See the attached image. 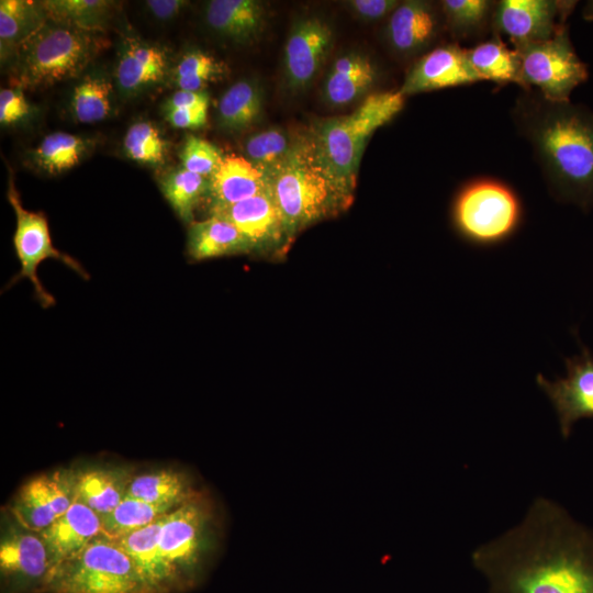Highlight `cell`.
Returning a JSON list of instances; mask_svg holds the SVG:
<instances>
[{
    "label": "cell",
    "instance_id": "obj_1",
    "mask_svg": "<svg viewBox=\"0 0 593 593\" xmlns=\"http://www.w3.org/2000/svg\"><path fill=\"white\" fill-rule=\"evenodd\" d=\"M488 593H593V529L538 497L523 519L471 553Z\"/></svg>",
    "mask_w": 593,
    "mask_h": 593
},
{
    "label": "cell",
    "instance_id": "obj_2",
    "mask_svg": "<svg viewBox=\"0 0 593 593\" xmlns=\"http://www.w3.org/2000/svg\"><path fill=\"white\" fill-rule=\"evenodd\" d=\"M518 133L532 145L552 195L593 206V111L523 90L511 111Z\"/></svg>",
    "mask_w": 593,
    "mask_h": 593
},
{
    "label": "cell",
    "instance_id": "obj_3",
    "mask_svg": "<svg viewBox=\"0 0 593 593\" xmlns=\"http://www.w3.org/2000/svg\"><path fill=\"white\" fill-rule=\"evenodd\" d=\"M404 98L399 90L370 93L351 113L317 120L306 133L318 163L349 199L368 139L402 110Z\"/></svg>",
    "mask_w": 593,
    "mask_h": 593
},
{
    "label": "cell",
    "instance_id": "obj_4",
    "mask_svg": "<svg viewBox=\"0 0 593 593\" xmlns=\"http://www.w3.org/2000/svg\"><path fill=\"white\" fill-rule=\"evenodd\" d=\"M266 174L290 239L351 202L318 163L307 134L293 138L286 157Z\"/></svg>",
    "mask_w": 593,
    "mask_h": 593
},
{
    "label": "cell",
    "instance_id": "obj_5",
    "mask_svg": "<svg viewBox=\"0 0 593 593\" xmlns=\"http://www.w3.org/2000/svg\"><path fill=\"white\" fill-rule=\"evenodd\" d=\"M102 47L100 33L48 19L16 48L12 81L22 89H38L76 78Z\"/></svg>",
    "mask_w": 593,
    "mask_h": 593
},
{
    "label": "cell",
    "instance_id": "obj_6",
    "mask_svg": "<svg viewBox=\"0 0 593 593\" xmlns=\"http://www.w3.org/2000/svg\"><path fill=\"white\" fill-rule=\"evenodd\" d=\"M454 232L466 243L492 247L510 239L523 221L517 193L495 179H475L455 193L449 209Z\"/></svg>",
    "mask_w": 593,
    "mask_h": 593
},
{
    "label": "cell",
    "instance_id": "obj_7",
    "mask_svg": "<svg viewBox=\"0 0 593 593\" xmlns=\"http://www.w3.org/2000/svg\"><path fill=\"white\" fill-rule=\"evenodd\" d=\"M41 588L48 593H153L124 550L103 535L51 568Z\"/></svg>",
    "mask_w": 593,
    "mask_h": 593
},
{
    "label": "cell",
    "instance_id": "obj_8",
    "mask_svg": "<svg viewBox=\"0 0 593 593\" xmlns=\"http://www.w3.org/2000/svg\"><path fill=\"white\" fill-rule=\"evenodd\" d=\"M519 60V87L536 88L547 100L568 102L572 91L589 77L588 65L578 56L568 23L541 42L512 43Z\"/></svg>",
    "mask_w": 593,
    "mask_h": 593
},
{
    "label": "cell",
    "instance_id": "obj_9",
    "mask_svg": "<svg viewBox=\"0 0 593 593\" xmlns=\"http://www.w3.org/2000/svg\"><path fill=\"white\" fill-rule=\"evenodd\" d=\"M7 198L15 213L13 247L20 262V270L11 278L7 287L26 278L33 286L40 305L43 309H49L55 305L56 300L44 288L37 276L38 266L44 260L60 261L86 280L89 279V273L78 260L54 247L45 214L24 209L12 177L9 179Z\"/></svg>",
    "mask_w": 593,
    "mask_h": 593
},
{
    "label": "cell",
    "instance_id": "obj_10",
    "mask_svg": "<svg viewBox=\"0 0 593 593\" xmlns=\"http://www.w3.org/2000/svg\"><path fill=\"white\" fill-rule=\"evenodd\" d=\"M213 519L212 507L202 494L165 516L158 547L172 578L200 569L213 545Z\"/></svg>",
    "mask_w": 593,
    "mask_h": 593
},
{
    "label": "cell",
    "instance_id": "obj_11",
    "mask_svg": "<svg viewBox=\"0 0 593 593\" xmlns=\"http://www.w3.org/2000/svg\"><path fill=\"white\" fill-rule=\"evenodd\" d=\"M577 3L569 0L495 1L492 34L505 35L511 43L546 41L568 23Z\"/></svg>",
    "mask_w": 593,
    "mask_h": 593
},
{
    "label": "cell",
    "instance_id": "obj_12",
    "mask_svg": "<svg viewBox=\"0 0 593 593\" xmlns=\"http://www.w3.org/2000/svg\"><path fill=\"white\" fill-rule=\"evenodd\" d=\"M564 362V377L548 380L539 373L536 382L555 409L560 434L568 438L578 421L593 418V354L582 345L581 354Z\"/></svg>",
    "mask_w": 593,
    "mask_h": 593
},
{
    "label": "cell",
    "instance_id": "obj_13",
    "mask_svg": "<svg viewBox=\"0 0 593 593\" xmlns=\"http://www.w3.org/2000/svg\"><path fill=\"white\" fill-rule=\"evenodd\" d=\"M334 42V32L317 16L296 20L283 51V72L288 88L305 90L317 76Z\"/></svg>",
    "mask_w": 593,
    "mask_h": 593
},
{
    "label": "cell",
    "instance_id": "obj_14",
    "mask_svg": "<svg viewBox=\"0 0 593 593\" xmlns=\"http://www.w3.org/2000/svg\"><path fill=\"white\" fill-rule=\"evenodd\" d=\"M74 478L55 471L26 482L11 506L15 523L34 533L51 526L75 501Z\"/></svg>",
    "mask_w": 593,
    "mask_h": 593
},
{
    "label": "cell",
    "instance_id": "obj_15",
    "mask_svg": "<svg viewBox=\"0 0 593 593\" xmlns=\"http://www.w3.org/2000/svg\"><path fill=\"white\" fill-rule=\"evenodd\" d=\"M444 32L439 2L405 0L388 16L383 38L394 55L407 58L427 53Z\"/></svg>",
    "mask_w": 593,
    "mask_h": 593
},
{
    "label": "cell",
    "instance_id": "obj_16",
    "mask_svg": "<svg viewBox=\"0 0 593 593\" xmlns=\"http://www.w3.org/2000/svg\"><path fill=\"white\" fill-rule=\"evenodd\" d=\"M478 81L481 80L468 60L466 48L450 41L419 56L407 70L399 91L406 97Z\"/></svg>",
    "mask_w": 593,
    "mask_h": 593
},
{
    "label": "cell",
    "instance_id": "obj_17",
    "mask_svg": "<svg viewBox=\"0 0 593 593\" xmlns=\"http://www.w3.org/2000/svg\"><path fill=\"white\" fill-rule=\"evenodd\" d=\"M234 224L248 239L253 251H277L290 240L280 210L270 192L209 211Z\"/></svg>",
    "mask_w": 593,
    "mask_h": 593
},
{
    "label": "cell",
    "instance_id": "obj_18",
    "mask_svg": "<svg viewBox=\"0 0 593 593\" xmlns=\"http://www.w3.org/2000/svg\"><path fill=\"white\" fill-rule=\"evenodd\" d=\"M168 51L135 36L122 41L114 69L115 85L124 97H135L163 83L171 72Z\"/></svg>",
    "mask_w": 593,
    "mask_h": 593
},
{
    "label": "cell",
    "instance_id": "obj_19",
    "mask_svg": "<svg viewBox=\"0 0 593 593\" xmlns=\"http://www.w3.org/2000/svg\"><path fill=\"white\" fill-rule=\"evenodd\" d=\"M101 517L75 499L70 507L59 518L38 533L46 546L51 568L83 550L96 537L101 535Z\"/></svg>",
    "mask_w": 593,
    "mask_h": 593
},
{
    "label": "cell",
    "instance_id": "obj_20",
    "mask_svg": "<svg viewBox=\"0 0 593 593\" xmlns=\"http://www.w3.org/2000/svg\"><path fill=\"white\" fill-rule=\"evenodd\" d=\"M270 190L268 176L245 156L224 155L217 170L209 178V211L230 205Z\"/></svg>",
    "mask_w": 593,
    "mask_h": 593
},
{
    "label": "cell",
    "instance_id": "obj_21",
    "mask_svg": "<svg viewBox=\"0 0 593 593\" xmlns=\"http://www.w3.org/2000/svg\"><path fill=\"white\" fill-rule=\"evenodd\" d=\"M379 78L376 63L366 54L349 52L338 56L328 69L322 88L325 103L345 107L366 98Z\"/></svg>",
    "mask_w": 593,
    "mask_h": 593
},
{
    "label": "cell",
    "instance_id": "obj_22",
    "mask_svg": "<svg viewBox=\"0 0 593 593\" xmlns=\"http://www.w3.org/2000/svg\"><path fill=\"white\" fill-rule=\"evenodd\" d=\"M266 8L258 0H211L204 5V20L219 36L236 44L257 40L266 24Z\"/></svg>",
    "mask_w": 593,
    "mask_h": 593
},
{
    "label": "cell",
    "instance_id": "obj_23",
    "mask_svg": "<svg viewBox=\"0 0 593 593\" xmlns=\"http://www.w3.org/2000/svg\"><path fill=\"white\" fill-rule=\"evenodd\" d=\"M0 567L4 574L16 579L43 582L51 563L40 534L18 523L12 525L1 539Z\"/></svg>",
    "mask_w": 593,
    "mask_h": 593
},
{
    "label": "cell",
    "instance_id": "obj_24",
    "mask_svg": "<svg viewBox=\"0 0 593 593\" xmlns=\"http://www.w3.org/2000/svg\"><path fill=\"white\" fill-rule=\"evenodd\" d=\"M251 251L248 239L227 220L209 215L189 225L187 254L192 260L201 261Z\"/></svg>",
    "mask_w": 593,
    "mask_h": 593
},
{
    "label": "cell",
    "instance_id": "obj_25",
    "mask_svg": "<svg viewBox=\"0 0 593 593\" xmlns=\"http://www.w3.org/2000/svg\"><path fill=\"white\" fill-rule=\"evenodd\" d=\"M166 515L114 540L130 557L153 593L161 590L172 578L160 557L158 547L159 533Z\"/></svg>",
    "mask_w": 593,
    "mask_h": 593
},
{
    "label": "cell",
    "instance_id": "obj_26",
    "mask_svg": "<svg viewBox=\"0 0 593 593\" xmlns=\"http://www.w3.org/2000/svg\"><path fill=\"white\" fill-rule=\"evenodd\" d=\"M133 478L120 469L93 468L75 474V499L100 517L111 513L126 496Z\"/></svg>",
    "mask_w": 593,
    "mask_h": 593
},
{
    "label": "cell",
    "instance_id": "obj_27",
    "mask_svg": "<svg viewBox=\"0 0 593 593\" xmlns=\"http://www.w3.org/2000/svg\"><path fill=\"white\" fill-rule=\"evenodd\" d=\"M201 494L186 473L161 469L134 477L126 496L175 510Z\"/></svg>",
    "mask_w": 593,
    "mask_h": 593
},
{
    "label": "cell",
    "instance_id": "obj_28",
    "mask_svg": "<svg viewBox=\"0 0 593 593\" xmlns=\"http://www.w3.org/2000/svg\"><path fill=\"white\" fill-rule=\"evenodd\" d=\"M48 20L42 1H0L1 61L12 59L16 48Z\"/></svg>",
    "mask_w": 593,
    "mask_h": 593
},
{
    "label": "cell",
    "instance_id": "obj_29",
    "mask_svg": "<svg viewBox=\"0 0 593 593\" xmlns=\"http://www.w3.org/2000/svg\"><path fill=\"white\" fill-rule=\"evenodd\" d=\"M445 31L451 42L484 41L492 33L495 1L443 0L439 1Z\"/></svg>",
    "mask_w": 593,
    "mask_h": 593
},
{
    "label": "cell",
    "instance_id": "obj_30",
    "mask_svg": "<svg viewBox=\"0 0 593 593\" xmlns=\"http://www.w3.org/2000/svg\"><path fill=\"white\" fill-rule=\"evenodd\" d=\"M468 60L480 80H489L497 86L515 83L519 86V60L514 48L492 34L491 37L466 48Z\"/></svg>",
    "mask_w": 593,
    "mask_h": 593
},
{
    "label": "cell",
    "instance_id": "obj_31",
    "mask_svg": "<svg viewBox=\"0 0 593 593\" xmlns=\"http://www.w3.org/2000/svg\"><path fill=\"white\" fill-rule=\"evenodd\" d=\"M264 111V94L251 79L233 83L221 96L217 104V123L230 132H242L259 121Z\"/></svg>",
    "mask_w": 593,
    "mask_h": 593
},
{
    "label": "cell",
    "instance_id": "obj_32",
    "mask_svg": "<svg viewBox=\"0 0 593 593\" xmlns=\"http://www.w3.org/2000/svg\"><path fill=\"white\" fill-rule=\"evenodd\" d=\"M113 83L101 71L82 76L70 96V113L79 123H97L109 118L113 111Z\"/></svg>",
    "mask_w": 593,
    "mask_h": 593
},
{
    "label": "cell",
    "instance_id": "obj_33",
    "mask_svg": "<svg viewBox=\"0 0 593 593\" xmlns=\"http://www.w3.org/2000/svg\"><path fill=\"white\" fill-rule=\"evenodd\" d=\"M158 183L164 198L178 217L188 225L194 222V210L206 197L209 178L177 167L163 172Z\"/></svg>",
    "mask_w": 593,
    "mask_h": 593
},
{
    "label": "cell",
    "instance_id": "obj_34",
    "mask_svg": "<svg viewBox=\"0 0 593 593\" xmlns=\"http://www.w3.org/2000/svg\"><path fill=\"white\" fill-rule=\"evenodd\" d=\"M90 147L85 137L67 132L47 134L32 150V161L41 170L56 175L71 169Z\"/></svg>",
    "mask_w": 593,
    "mask_h": 593
},
{
    "label": "cell",
    "instance_id": "obj_35",
    "mask_svg": "<svg viewBox=\"0 0 593 593\" xmlns=\"http://www.w3.org/2000/svg\"><path fill=\"white\" fill-rule=\"evenodd\" d=\"M48 19L90 32L100 33L113 13L108 0H45Z\"/></svg>",
    "mask_w": 593,
    "mask_h": 593
},
{
    "label": "cell",
    "instance_id": "obj_36",
    "mask_svg": "<svg viewBox=\"0 0 593 593\" xmlns=\"http://www.w3.org/2000/svg\"><path fill=\"white\" fill-rule=\"evenodd\" d=\"M226 65L201 49H189L171 68L170 77L178 90L204 91L205 87L226 76Z\"/></svg>",
    "mask_w": 593,
    "mask_h": 593
},
{
    "label": "cell",
    "instance_id": "obj_37",
    "mask_svg": "<svg viewBox=\"0 0 593 593\" xmlns=\"http://www.w3.org/2000/svg\"><path fill=\"white\" fill-rule=\"evenodd\" d=\"M172 510L125 496L108 515L101 517V535L109 539H119L141 529Z\"/></svg>",
    "mask_w": 593,
    "mask_h": 593
},
{
    "label": "cell",
    "instance_id": "obj_38",
    "mask_svg": "<svg viewBox=\"0 0 593 593\" xmlns=\"http://www.w3.org/2000/svg\"><path fill=\"white\" fill-rule=\"evenodd\" d=\"M123 149L130 159L138 164L159 167L166 163L168 142L154 123L137 121L126 131Z\"/></svg>",
    "mask_w": 593,
    "mask_h": 593
},
{
    "label": "cell",
    "instance_id": "obj_39",
    "mask_svg": "<svg viewBox=\"0 0 593 593\" xmlns=\"http://www.w3.org/2000/svg\"><path fill=\"white\" fill-rule=\"evenodd\" d=\"M292 143L293 138L280 127L260 131L246 139L245 157L266 172L286 157Z\"/></svg>",
    "mask_w": 593,
    "mask_h": 593
},
{
    "label": "cell",
    "instance_id": "obj_40",
    "mask_svg": "<svg viewBox=\"0 0 593 593\" xmlns=\"http://www.w3.org/2000/svg\"><path fill=\"white\" fill-rule=\"evenodd\" d=\"M179 158L184 169L210 178L222 164L224 154L213 143L189 135L180 148Z\"/></svg>",
    "mask_w": 593,
    "mask_h": 593
},
{
    "label": "cell",
    "instance_id": "obj_41",
    "mask_svg": "<svg viewBox=\"0 0 593 593\" xmlns=\"http://www.w3.org/2000/svg\"><path fill=\"white\" fill-rule=\"evenodd\" d=\"M33 109L23 89L16 86L0 90V123L2 126L14 125L27 119Z\"/></svg>",
    "mask_w": 593,
    "mask_h": 593
},
{
    "label": "cell",
    "instance_id": "obj_42",
    "mask_svg": "<svg viewBox=\"0 0 593 593\" xmlns=\"http://www.w3.org/2000/svg\"><path fill=\"white\" fill-rule=\"evenodd\" d=\"M346 5L359 19L367 22H376L389 16L399 5L398 0H350Z\"/></svg>",
    "mask_w": 593,
    "mask_h": 593
},
{
    "label": "cell",
    "instance_id": "obj_43",
    "mask_svg": "<svg viewBox=\"0 0 593 593\" xmlns=\"http://www.w3.org/2000/svg\"><path fill=\"white\" fill-rule=\"evenodd\" d=\"M209 107L184 108L164 112L166 121L175 128H200L208 120Z\"/></svg>",
    "mask_w": 593,
    "mask_h": 593
},
{
    "label": "cell",
    "instance_id": "obj_44",
    "mask_svg": "<svg viewBox=\"0 0 593 593\" xmlns=\"http://www.w3.org/2000/svg\"><path fill=\"white\" fill-rule=\"evenodd\" d=\"M210 96L204 91H184L177 90L165 102L163 111H171L176 109L209 107Z\"/></svg>",
    "mask_w": 593,
    "mask_h": 593
},
{
    "label": "cell",
    "instance_id": "obj_45",
    "mask_svg": "<svg viewBox=\"0 0 593 593\" xmlns=\"http://www.w3.org/2000/svg\"><path fill=\"white\" fill-rule=\"evenodd\" d=\"M188 3L184 0H148L145 2L152 15L161 21L176 18Z\"/></svg>",
    "mask_w": 593,
    "mask_h": 593
},
{
    "label": "cell",
    "instance_id": "obj_46",
    "mask_svg": "<svg viewBox=\"0 0 593 593\" xmlns=\"http://www.w3.org/2000/svg\"><path fill=\"white\" fill-rule=\"evenodd\" d=\"M582 18L585 21H593V0H589L582 8Z\"/></svg>",
    "mask_w": 593,
    "mask_h": 593
}]
</instances>
